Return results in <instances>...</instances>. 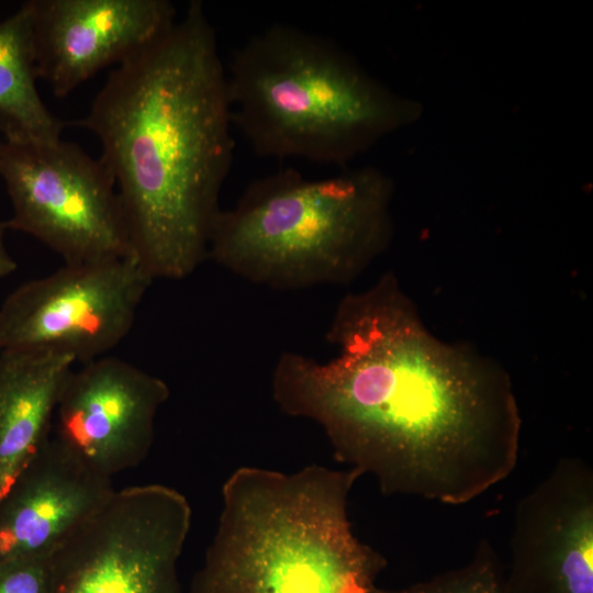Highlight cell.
<instances>
[{
  "label": "cell",
  "instance_id": "6da1fadb",
  "mask_svg": "<svg viewBox=\"0 0 593 593\" xmlns=\"http://www.w3.org/2000/svg\"><path fill=\"white\" fill-rule=\"evenodd\" d=\"M327 360L283 351L272 398L316 423L335 458L385 495L468 503L514 470L522 419L508 373L426 327L392 272L337 304Z\"/></svg>",
  "mask_w": 593,
  "mask_h": 593
},
{
  "label": "cell",
  "instance_id": "7a4b0ae2",
  "mask_svg": "<svg viewBox=\"0 0 593 593\" xmlns=\"http://www.w3.org/2000/svg\"><path fill=\"white\" fill-rule=\"evenodd\" d=\"M72 124L101 144L143 268L154 280L193 273L208 259L234 149L226 68L202 2L116 66Z\"/></svg>",
  "mask_w": 593,
  "mask_h": 593
},
{
  "label": "cell",
  "instance_id": "3957f363",
  "mask_svg": "<svg viewBox=\"0 0 593 593\" xmlns=\"http://www.w3.org/2000/svg\"><path fill=\"white\" fill-rule=\"evenodd\" d=\"M360 475L318 465L236 469L188 593H374L387 560L357 538L347 512Z\"/></svg>",
  "mask_w": 593,
  "mask_h": 593
},
{
  "label": "cell",
  "instance_id": "277c9868",
  "mask_svg": "<svg viewBox=\"0 0 593 593\" xmlns=\"http://www.w3.org/2000/svg\"><path fill=\"white\" fill-rule=\"evenodd\" d=\"M226 80L233 124L261 157L343 166L422 113L338 44L290 24L236 48Z\"/></svg>",
  "mask_w": 593,
  "mask_h": 593
},
{
  "label": "cell",
  "instance_id": "5b68a950",
  "mask_svg": "<svg viewBox=\"0 0 593 593\" xmlns=\"http://www.w3.org/2000/svg\"><path fill=\"white\" fill-rule=\"evenodd\" d=\"M393 192L372 166L318 179L280 169L220 211L208 259L277 290L348 283L391 243Z\"/></svg>",
  "mask_w": 593,
  "mask_h": 593
},
{
  "label": "cell",
  "instance_id": "8992f818",
  "mask_svg": "<svg viewBox=\"0 0 593 593\" xmlns=\"http://www.w3.org/2000/svg\"><path fill=\"white\" fill-rule=\"evenodd\" d=\"M0 176L12 204L7 227L34 236L65 264L134 256L111 172L77 144L0 143Z\"/></svg>",
  "mask_w": 593,
  "mask_h": 593
},
{
  "label": "cell",
  "instance_id": "52a82bcc",
  "mask_svg": "<svg viewBox=\"0 0 593 593\" xmlns=\"http://www.w3.org/2000/svg\"><path fill=\"white\" fill-rule=\"evenodd\" d=\"M191 526L180 492L115 490L52 553L54 593H183L178 560Z\"/></svg>",
  "mask_w": 593,
  "mask_h": 593
},
{
  "label": "cell",
  "instance_id": "ba28073f",
  "mask_svg": "<svg viewBox=\"0 0 593 593\" xmlns=\"http://www.w3.org/2000/svg\"><path fill=\"white\" fill-rule=\"evenodd\" d=\"M154 279L134 256L65 264L26 281L0 305V351L47 350L87 363L131 332Z\"/></svg>",
  "mask_w": 593,
  "mask_h": 593
},
{
  "label": "cell",
  "instance_id": "9c48e42d",
  "mask_svg": "<svg viewBox=\"0 0 593 593\" xmlns=\"http://www.w3.org/2000/svg\"><path fill=\"white\" fill-rule=\"evenodd\" d=\"M167 383L113 356L69 373L56 406L54 437L97 473L112 479L148 455Z\"/></svg>",
  "mask_w": 593,
  "mask_h": 593
},
{
  "label": "cell",
  "instance_id": "30bf717a",
  "mask_svg": "<svg viewBox=\"0 0 593 593\" xmlns=\"http://www.w3.org/2000/svg\"><path fill=\"white\" fill-rule=\"evenodd\" d=\"M503 593H593V473L560 460L517 504Z\"/></svg>",
  "mask_w": 593,
  "mask_h": 593
},
{
  "label": "cell",
  "instance_id": "8fae6325",
  "mask_svg": "<svg viewBox=\"0 0 593 593\" xmlns=\"http://www.w3.org/2000/svg\"><path fill=\"white\" fill-rule=\"evenodd\" d=\"M38 77L63 98L177 21L167 0H30Z\"/></svg>",
  "mask_w": 593,
  "mask_h": 593
},
{
  "label": "cell",
  "instance_id": "7c38bea8",
  "mask_svg": "<svg viewBox=\"0 0 593 593\" xmlns=\"http://www.w3.org/2000/svg\"><path fill=\"white\" fill-rule=\"evenodd\" d=\"M114 491L51 436L0 501V560L53 553Z\"/></svg>",
  "mask_w": 593,
  "mask_h": 593
},
{
  "label": "cell",
  "instance_id": "4fadbf2b",
  "mask_svg": "<svg viewBox=\"0 0 593 593\" xmlns=\"http://www.w3.org/2000/svg\"><path fill=\"white\" fill-rule=\"evenodd\" d=\"M76 361L47 350L0 351V501L51 437L60 392Z\"/></svg>",
  "mask_w": 593,
  "mask_h": 593
},
{
  "label": "cell",
  "instance_id": "5bb4252c",
  "mask_svg": "<svg viewBox=\"0 0 593 593\" xmlns=\"http://www.w3.org/2000/svg\"><path fill=\"white\" fill-rule=\"evenodd\" d=\"M31 12L25 2L0 22V133L8 143L45 144L66 125L43 102Z\"/></svg>",
  "mask_w": 593,
  "mask_h": 593
},
{
  "label": "cell",
  "instance_id": "9a60e30c",
  "mask_svg": "<svg viewBox=\"0 0 593 593\" xmlns=\"http://www.w3.org/2000/svg\"><path fill=\"white\" fill-rule=\"evenodd\" d=\"M374 593H503V577L491 544L483 539L472 560L461 568L403 589L377 586Z\"/></svg>",
  "mask_w": 593,
  "mask_h": 593
},
{
  "label": "cell",
  "instance_id": "2e32d148",
  "mask_svg": "<svg viewBox=\"0 0 593 593\" xmlns=\"http://www.w3.org/2000/svg\"><path fill=\"white\" fill-rule=\"evenodd\" d=\"M0 593H54L52 553L0 560Z\"/></svg>",
  "mask_w": 593,
  "mask_h": 593
},
{
  "label": "cell",
  "instance_id": "e0dca14e",
  "mask_svg": "<svg viewBox=\"0 0 593 593\" xmlns=\"http://www.w3.org/2000/svg\"><path fill=\"white\" fill-rule=\"evenodd\" d=\"M7 228L5 222L0 219V279L7 278L16 270V262L10 255L4 242Z\"/></svg>",
  "mask_w": 593,
  "mask_h": 593
}]
</instances>
